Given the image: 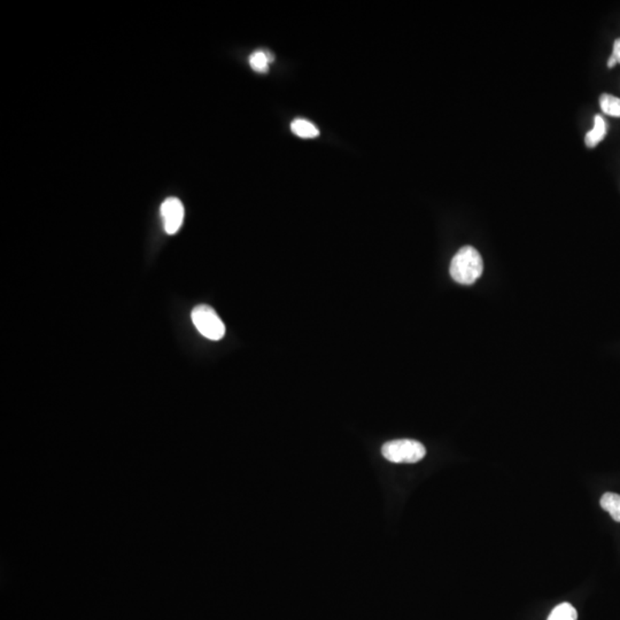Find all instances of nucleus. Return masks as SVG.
Instances as JSON below:
<instances>
[{"label": "nucleus", "instance_id": "1", "mask_svg": "<svg viewBox=\"0 0 620 620\" xmlns=\"http://www.w3.org/2000/svg\"><path fill=\"white\" fill-rule=\"evenodd\" d=\"M287 476L295 495L310 509L326 512L336 506L339 488L315 458H295L288 465Z\"/></svg>", "mask_w": 620, "mask_h": 620}, {"label": "nucleus", "instance_id": "2", "mask_svg": "<svg viewBox=\"0 0 620 620\" xmlns=\"http://www.w3.org/2000/svg\"><path fill=\"white\" fill-rule=\"evenodd\" d=\"M243 330L252 352L266 351L276 331V309L266 297H251L242 307Z\"/></svg>", "mask_w": 620, "mask_h": 620}, {"label": "nucleus", "instance_id": "3", "mask_svg": "<svg viewBox=\"0 0 620 620\" xmlns=\"http://www.w3.org/2000/svg\"><path fill=\"white\" fill-rule=\"evenodd\" d=\"M438 197L450 207H473L479 202L476 191L461 179H442L436 187Z\"/></svg>", "mask_w": 620, "mask_h": 620}, {"label": "nucleus", "instance_id": "4", "mask_svg": "<svg viewBox=\"0 0 620 620\" xmlns=\"http://www.w3.org/2000/svg\"><path fill=\"white\" fill-rule=\"evenodd\" d=\"M409 92L407 84L395 76H385L374 87V96L383 108L398 109L402 106L403 96Z\"/></svg>", "mask_w": 620, "mask_h": 620}]
</instances>
